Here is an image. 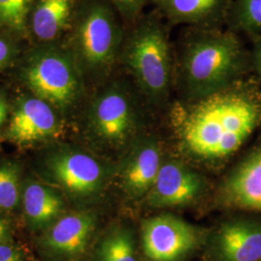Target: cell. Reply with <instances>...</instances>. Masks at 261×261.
I'll return each instance as SVG.
<instances>
[{
    "label": "cell",
    "mask_w": 261,
    "mask_h": 261,
    "mask_svg": "<svg viewBox=\"0 0 261 261\" xmlns=\"http://www.w3.org/2000/svg\"><path fill=\"white\" fill-rule=\"evenodd\" d=\"M47 168L53 179L75 196L91 195L99 190L103 182V168L95 159L84 153H59L48 161Z\"/></svg>",
    "instance_id": "obj_7"
},
{
    "label": "cell",
    "mask_w": 261,
    "mask_h": 261,
    "mask_svg": "<svg viewBox=\"0 0 261 261\" xmlns=\"http://www.w3.org/2000/svg\"><path fill=\"white\" fill-rule=\"evenodd\" d=\"M71 11V0H41L33 14L32 25L41 40H53L64 28Z\"/></svg>",
    "instance_id": "obj_16"
},
{
    "label": "cell",
    "mask_w": 261,
    "mask_h": 261,
    "mask_svg": "<svg viewBox=\"0 0 261 261\" xmlns=\"http://www.w3.org/2000/svg\"><path fill=\"white\" fill-rule=\"evenodd\" d=\"M127 63L142 89L150 96L167 92L170 73L168 44L164 31L154 23L141 25L126 50Z\"/></svg>",
    "instance_id": "obj_3"
},
{
    "label": "cell",
    "mask_w": 261,
    "mask_h": 261,
    "mask_svg": "<svg viewBox=\"0 0 261 261\" xmlns=\"http://www.w3.org/2000/svg\"><path fill=\"white\" fill-rule=\"evenodd\" d=\"M161 153L152 142L140 144L130 153L123 172V180L127 190L134 196H141L154 185L161 168Z\"/></svg>",
    "instance_id": "obj_14"
},
{
    "label": "cell",
    "mask_w": 261,
    "mask_h": 261,
    "mask_svg": "<svg viewBox=\"0 0 261 261\" xmlns=\"http://www.w3.org/2000/svg\"><path fill=\"white\" fill-rule=\"evenodd\" d=\"M56 130V115L48 103L39 98H29L13 113L8 135L14 142L22 145L53 137Z\"/></svg>",
    "instance_id": "obj_10"
},
{
    "label": "cell",
    "mask_w": 261,
    "mask_h": 261,
    "mask_svg": "<svg viewBox=\"0 0 261 261\" xmlns=\"http://www.w3.org/2000/svg\"><path fill=\"white\" fill-rule=\"evenodd\" d=\"M224 195L231 205L261 212V150L235 168L225 183Z\"/></svg>",
    "instance_id": "obj_11"
},
{
    "label": "cell",
    "mask_w": 261,
    "mask_h": 261,
    "mask_svg": "<svg viewBox=\"0 0 261 261\" xmlns=\"http://www.w3.org/2000/svg\"><path fill=\"white\" fill-rule=\"evenodd\" d=\"M0 261H20L19 251L8 244L0 245Z\"/></svg>",
    "instance_id": "obj_23"
},
{
    "label": "cell",
    "mask_w": 261,
    "mask_h": 261,
    "mask_svg": "<svg viewBox=\"0 0 261 261\" xmlns=\"http://www.w3.org/2000/svg\"><path fill=\"white\" fill-rule=\"evenodd\" d=\"M97 261H137L133 235L124 228L114 229L103 238Z\"/></svg>",
    "instance_id": "obj_17"
},
{
    "label": "cell",
    "mask_w": 261,
    "mask_h": 261,
    "mask_svg": "<svg viewBox=\"0 0 261 261\" xmlns=\"http://www.w3.org/2000/svg\"><path fill=\"white\" fill-rule=\"evenodd\" d=\"M33 0H0V25L23 30L28 8Z\"/></svg>",
    "instance_id": "obj_20"
},
{
    "label": "cell",
    "mask_w": 261,
    "mask_h": 261,
    "mask_svg": "<svg viewBox=\"0 0 261 261\" xmlns=\"http://www.w3.org/2000/svg\"><path fill=\"white\" fill-rule=\"evenodd\" d=\"M221 0H162L168 15L179 20L203 19L213 13Z\"/></svg>",
    "instance_id": "obj_18"
},
{
    "label": "cell",
    "mask_w": 261,
    "mask_h": 261,
    "mask_svg": "<svg viewBox=\"0 0 261 261\" xmlns=\"http://www.w3.org/2000/svg\"><path fill=\"white\" fill-rule=\"evenodd\" d=\"M241 20L247 28L261 30V0H244Z\"/></svg>",
    "instance_id": "obj_21"
},
{
    "label": "cell",
    "mask_w": 261,
    "mask_h": 261,
    "mask_svg": "<svg viewBox=\"0 0 261 261\" xmlns=\"http://www.w3.org/2000/svg\"><path fill=\"white\" fill-rule=\"evenodd\" d=\"M178 139L197 158L228 157L261 123V96L247 87H224L171 112Z\"/></svg>",
    "instance_id": "obj_1"
},
{
    "label": "cell",
    "mask_w": 261,
    "mask_h": 261,
    "mask_svg": "<svg viewBox=\"0 0 261 261\" xmlns=\"http://www.w3.org/2000/svg\"><path fill=\"white\" fill-rule=\"evenodd\" d=\"M214 249L218 261H261V221L225 223L216 234Z\"/></svg>",
    "instance_id": "obj_9"
},
{
    "label": "cell",
    "mask_w": 261,
    "mask_h": 261,
    "mask_svg": "<svg viewBox=\"0 0 261 261\" xmlns=\"http://www.w3.org/2000/svg\"><path fill=\"white\" fill-rule=\"evenodd\" d=\"M240 50L233 38H202L188 48L184 73L191 89L202 97L224 88L237 69Z\"/></svg>",
    "instance_id": "obj_2"
},
{
    "label": "cell",
    "mask_w": 261,
    "mask_h": 261,
    "mask_svg": "<svg viewBox=\"0 0 261 261\" xmlns=\"http://www.w3.org/2000/svg\"><path fill=\"white\" fill-rule=\"evenodd\" d=\"M13 56V48L9 43L0 38V70L8 64Z\"/></svg>",
    "instance_id": "obj_24"
},
{
    "label": "cell",
    "mask_w": 261,
    "mask_h": 261,
    "mask_svg": "<svg viewBox=\"0 0 261 261\" xmlns=\"http://www.w3.org/2000/svg\"><path fill=\"white\" fill-rule=\"evenodd\" d=\"M93 121L103 139L125 140L133 126V112L126 96L118 91L105 94L95 105Z\"/></svg>",
    "instance_id": "obj_13"
},
{
    "label": "cell",
    "mask_w": 261,
    "mask_h": 261,
    "mask_svg": "<svg viewBox=\"0 0 261 261\" xmlns=\"http://www.w3.org/2000/svg\"><path fill=\"white\" fill-rule=\"evenodd\" d=\"M10 237V226L8 223L0 218V245L6 244Z\"/></svg>",
    "instance_id": "obj_25"
},
{
    "label": "cell",
    "mask_w": 261,
    "mask_h": 261,
    "mask_svg": "<svg viewBox=\"0 0 261 261\" xmlns=\"http://www.w3.org/2000/svg\"><path fill=\"white\" fill-rule=\"evenodd\" d=\"M126 15L133 16L141 8L144 0H112Z\"/></svg>",
    "instance_id": "obj_22"
},
{
    "label": "cell",
    "mask_w": 261,
    "mask_h": 261,
    "mask_svg": "<svg viewBox=\"0 0 261 261\" xmlns=\"http://www.w3.org/2000/svg\"><path fill=\"white\" fill-rule=\"evenodd\" d=\"M256 64H257V69H258V71H259L261 75V50L257 54V56H256Z\"/></svg>",
    "instance_id": "obj_27"
},
{
    "label": "cell",
    "mask_w": 261,
    "mask_h": 261,
    "mask_svg": "<svg viewBox=\"0 0 261 261\" xmlns=\"http://www.w3.org/2000/svg\"><path fill=\"white\" fill-rule=\"evenodd\" d=\"M95 219L87 213L67 215L47 231L45 244L53 252L76 256L86 250L93 233Z\"/></svg>",
    "instance_id": "obj_12"
},
{
    "label": "cell",
    "mask_w": 261,
    "mask_h": 261,
    "mask_svg": "<svg viewBox=\"0 0 261 261\" xmlns=\"http://www.w3.org/2000/svg\"><path fill=\"white\" fill-rule=\"evenodd\" d=\"M6 116H7V107L5 102L0 98V127L5 121Z\"/></svg>",
    "instance_id": "obj_26"
},
{
    "label": "cell",
    "mask_w": 261,
    "mask_h": 261,
    "mask_svg": "<svg viewBox=\"0 0 261 261\" xmlns=\"http://www.w3.org/2000/svg\"><path fill=\"white\" fill-rule=\"evenodd\" d=\"M202 190V181L193 170L177 162L162 164L150 190V204L160 207L184 205L195 200Z\"/></svg>",
    "instance_id": "obj_8"
},
{
    "label": "cell",
    "mask_w": 261,
    "mask_h": 261,
    "mask_svg": "<svg viewBox=\"0 0 261 261\" xmlns=\"http://www.w3.org/2000/svg\"><path fill=\"white\" fill-rule=\"evenodd\" d=\"M77 38L81 55L88 65L110 64L119 41V31L112 12L103 5L88 10L79 28Z\"/></svg>",
    "instance_id": "obj_6"
},
{
    "label": "cell",
    "mask_w": 261,
    "mask_h": 261,
    "mask_svg": "<svg viewBox=\"0 0 261 261\" xmlns=\"http://www.w3.org/2000/svg\"><path fill=\"white\" fill-rule=\"evenodd\" d=\"M23 206L30 224L41 227L59 216L63 202L51 189L39 183H29L23 194Z\"/></svg>",
    "instance_id": "obj_15"
},
{
    "label": "cell",
    "mask_w": 261,
    "mask_h": 261,
    "mask_svg": "<svg viewBox=\"0 0 261 261\" xmlns=\"http://www.w3.org/2000/svg\"><path fill=\"white\" fill-rule=\"evenodd\" d=\"M19 200V168L13 164H4L0 166V209L11 211Z\"/></svg>",
    "instance_id": "obj_19"
},
{
    "label": "cell",
    "mask_w": 261,
    "mask_h": 261,
    "mask_svg": "<svg viewBox=\"0 0 261 261\" xmlns=\"http://www.w3.org/2000/svg\"><path fill=\"white\" fill-rule=\"evenodd\" d=\"M27 83L37 98L57 108L75 100L77 81L69 60L57 54L40 56L27 71Z\"/></svg>",
    "instance_id": "obj_5"
},
{
    "label": "cell",
    "mask_w": 261,
    "mask_h": 261,
    "mask_svg": "<svg viewBox=\"0 0 261 261\" xmlns=\"http://www.w3.org/2000/svg\"><path fill=\"white\" fill-rule=\"evenodd\" d=\"M198 234L185 221L171 215L153 217L142 224V246L154 261H175L194 251Z\"/></svg>",
    "instance_id": "obj_4"
}]
</instances>
